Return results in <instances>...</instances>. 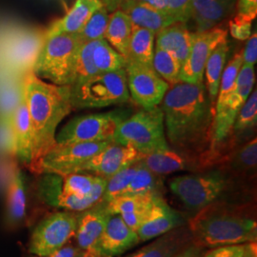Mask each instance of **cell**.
<instances>
[{"label":"cell","instance_id":"cell-9","mask_svg":"<svg viewBox=\"0 0 257 257\" xmlns=\"http://www.w3.org/2000/svg\"><path fill=\"white\" fill-rule=\"evenodd\" d=\"M77 213L65 211L54 212L38 223L30 239L29 251L46 257L70 242L75 235Z\"/></svg>","mask_w":257,"mask_h":257},{"label":"cell","instance_id":"cell-17","mask_svg":"<svg viewBox=\"0 0 257 257\" xmlns=\"http://www.w3.org/2000/svg\"><path fill=\"white\" fill-rule=\"evenodd\" d=\"M110 216L105 203L101 201L86 211L78 212L74 235L77 246L81 249L97 250L98 241Z\"/></svg>","mask_w":257,"mask_h":257},{"label":"cell","instance_id":"cell-18","mask_svg":"<svg viewBox=\"0 0 257 257\" xmlns=\"http://www.w3.org/2000/svg\"><path fill=\"white\" fill-rule=\"evenodd\" d=\"M186 224L183 216L166 202L164 197H159L137 232L140 241L145 242Z\"/></svg>","mask_w":257,"mask_h":257},{"label":"cell","instance_id":"cell-50","mask_svg":"<svg viewBox=\"0 0 257 257\" xmlns=\"http://www.w3.org/2000/svg\"><path fill=\"white\" fill-rule=\"evenodd\" d=\"M32 257H41V256H37V255H35V256H32Z\"/></svg>","mask_w":257,"mask_h":257},{"label":"cell","instance_id":"cell-34","mask_svg":"<svg viewBox=\"0 0 257 257\" xmlns=\"http://www.w3.org/2000/svg\"><path fill=\"white\" fill-rule=\"evenodd\" d=\"M139 165L140 163L138 161L137 163L128 166L127 168L119 171L118 173H116L115 175L109 177L107 179L106 189L102 196L101 202H110V200L118 197L125 193L128 184L131 183L132 179L136 175Z\"/></svg>","mask_w":257,"mask_h":257},{"label":"cell","instance_id":"cell-5","mask_svg":"<svg viewBox=\"0 0 257 257\" xmlns=\"http://www.w3.org/2000/svg\"><path fill=\"white\" fill-rule=\"evenodd\" d=\"M82 44L77 34H58L44 37L31 71L37 77L55 85H73Z\"/></svg>","mask_w":257,"mask_h":257},{"label":"cell","instance_id":"cell-19","mask_svg":"<svg viewBox=\"0 0 257 257\" xmlns=\"http://www.w3.org/2000/svg\"><path fill=\"white\" fill-rule=\"evenodd\" d=\"M193 244L188 223L155 238L146 246L125 257H175Z\"/></svg>","mask_w":257,"mask_h":257},{"label":"cell","instance_id":"cell-41","mask_svg":"<svg viewBox=\"0 0 257 257\" xmlns=\"http://www.w3.org/2000/svg\"><path fill=\"white\" fill-rule=\"evenodd\" d=\"M153 207L141 209V210L128 212V213H122L119 215L131 229L137 231L139 229V227L144 223V221L147 219L148 215Z\"/></svg>","mask_w":257,"mask_h":257},{"label":"cell","instance_id":"cell-12","mask_svg":"<svg viewBox=\"0 0 257 257\" xmlns=\"http://www.w3.org/2000/svg\"><path fill=\"white\" fill-rule=\"evenodd\" d=\"M227 38V30L216 26L204 32H193L190 53L181 66L179 81L203 82L205 66L210 55Z\"/></svg>","mask_w":257,"mask_h":257},{"label":"cell","instance_id":"cell-2","mask_svg":"<svg viewBox=\"0 0 257 257\" xmlns=\"http://www.w3.org/2000/svg\"><path fill=\"white\" fill-rule=\"evenodd\" d=\"M188 226L193 244L203 248L256 242V204L252 198H223L193 214Z\"/></svg>","mask_w":257,"mask_h":257},{"label":"cell","instance_id":"cell-16","mask_svg":"<svg viewBox=\"0 0 257 257\" xmlns=\"http://www.w3.org/2000/svg\"><path fill=\"white\" fill-rule=\"evenodd\" d=\"M10 128L13 138V152L25 165L31 167L33 159L34 135L27 105L20 93L19 101L11 115Z\"/></svg>","mask_w":257,"mask_h":257},{"label":"cell","instance_id":"cell-33","mask_svg":"<svg viewBox=\"0 0 257 257\" xmlns=\"http://www.w3.org/2000/svg\"><path fill=\"white\" fill-rule=\"evenodd\" d=\"M153 68L161 78L170 86L179 81L181 65L170 53L156 47L153 59Z\"/></svg>","mask_w":257,"mask_h":257},{"label":"cell","instance_id":"cell-30","mask_svg":"<svg viewBox=\"0 0 257 257\" xmlns=\"http://www.w3.org/2000/svg\"><path fill=\"white\" fill-rule=\"evenodd\" d=\"M92 58L98 74L115 72L125 69L127 65V58L110 46L105 38L96 41Z\"/></svg>","mask_w":257,"mask_h":257},{"label":"cell","instance_id":"cell-45","mask_svg":"<svg viewBox=\"0 0 257 257\" xmlns=\"http://www.w3.org/2000/svg\"><path fill=\"white\" fill-rule=\"evenodd\" d=\"M204 249L205 248L198 247L195 244H193L190 247L185 248L178 254H176L175 257H200L204 252Z\"/></svg>","mask_w":257,"mask_h":257},{"label":"cell","instance_id":"cell-7","mask_svg":"<svg viewBox=\"0 0 257 257\" xmlns=\"http://www.w3.org/2000/svg\"><path fill=\"white\" fill-rule=\"evenodd\" d=\"M73 109L105 108L130 100L126 70L103 73L70 86Z\"/></svg>","mask_w":257,"mask_h":257},{"label":"cell","instance_id":"cell-47","mask_svg":"<svg viewBox=\"0 0 257 257\" xmlns=\"http://www.w3.org/2000/svg\"><path fill=\"white\" fill-rule=\"evenodd\" d=\"M100 1L108 12L112 13V12L119 9L120 4L123 0H100Z\"/></svg>","mask_w":257,"mask_h":257},{"label":"cell","instance_id":"cell-24","mask_svg":"<svg viewBox=\"0 0 257 257\" xmlns=\"http://www.w3.org/2000/svg\"><path fill=\"white\" fill-rule=\"evenodd\" d=\"M193 33L186 24L176 22L161 29L156 34V47L170 53L179 62L184 64L192 45Z\"/></svg>","mask_w":257,"mask_h":257},{"label":"cell","instance_id":"cell-22","mask_svg":"<svg viewBox=\"0 0 257 257\" xmlns=\"http://www.w3.org/2000/svg\"><path fill=\"white\" fill-rule=\"evenodd\" d=\"M101 6L100 0H75L64 17L55 21L47 30L45 37L79 33L92 14Z\"/></svg>","mask_w":257,"mask_h":257},{"label":"cell","instance_id":"cell-44","mask_svg":"<svg viewBox=\"0 0 257 257\" xmlns=\"http://www.w3.org/2000/svg\"><path fill=\"white\" fill-rule=\"evenodd\" d=\"M80 251H81V248H79L77 245L75 246L72 243L68 242L67 244H65L64 246L56 249L46 257H77Z\"/></svg>","mask_w":257,"mask_h":257},{"label":"cell","instance_id":"cell-11","mask_svg":"<svg viewBox=\"0 0 257 257\" xmlns=\"http://www.w3.org/2000/svg\"><path fill=\"white\" fill-rule=\"evenodd\" d=\"M112 141L55 144L40 163L39 174L62 175L74 174L76 168L98 154Z\"/></svg>","mask_w":257,"mask_h":257},{"label":"cell","instance_id":"cell-6","mask_svg":"<svg viewBox=\"0 0 257 257\" xmlns=\"http://www.w3.org/2000/svg\"><path fill=\"white\" fill-rule=\"evenodd\" d=\"M113 141L131 146L143 156L169 149L161 107L142 109L123 120L115 131Z\"/></svg>","mask_w":257,"mask_h":257},{"label":"cell","instance_id":"cell-26","mask_svg":"<svg viewBox=\"0 0 257 257\" xmlns=\"http://www.w3.org/2000/svg\"><path fill=\"white\" fill-rule=\"evenodd\" d=\"M229 52H230V46H229L228 39H226L213 50V52L211 53L205 66V71H204V75L206 77L205 86L213 108H214V104L218 93L221 76L223 74L224 68L226 66V61L229 55Z\"/></svg>","mask_w":257,"mask_h":257},{"label":"cell","instance_id":"cell-3","mask_svg":"<svg viewBox=\"0 0 257 257\" xmlns=\"http://www.w3.org/2000/svg\"><path fill=\"white\" fill-rule=\"evenodd\" d=\"M21 94L27 105L34 135L30 168L39 174L41 160L56 144V128L74 110L71 89L67 85L46 82L31 71L23 78Z\"/></svg>","mask_w":257,"mask_h":257},{"label":"cell","instance_id":"cell-37","mask_svg":"<svg viewBox=\"0 0 257 257\" xmlns=\"http://www.w3.org/2000/svg\"><path fill=\"white\" fill-rule=\"evenodd\" d=\"M62 193L84 196L91 192L96 175L74 173L62 175Z\"/></svg>","mask_w":257,"mask_h":257},{"label":"cell","instance_id":"cell-29","mask_svg":"<svg viewBox=\"0 0 257 257\" xmlns=\"http://www.w3.org/2000/svg\"><path fill=\"white\" fill-rule=\"evenodd\" d=\"M140 165L123 194H151L164 197L163 175H156L145 166Z\"/></svg>","mask_w":257,"mask_h":257},{"label":"cell","instance_id":"cell-23","mask_svg":"<svg viewBox=\"0 0 257 257\" xmlns=\"http://www.w3.org/2000/svg\"><path fill=\"white\" fill-rule=\"evenodd\" d=\"M128 16L133 25L147 29L155 35L175 21L163 11L134 0H123L119 9Z\"/></svg>","mask_w":257,"mask_h":257},{"label":"cell","instance_id":"cell-39","mask_svg":"<svg viewBox=\"0 0 257 257\" xmlns=\"http://www.w3.org/2000/svg\"><path fill=\"white\" fill-rule=\"evenodd\" d=\"M251 23L252 21L236 16L229 23L231 37L237 40H247L251 35Z\"/></svg>","mask_w":257,"mask_h":257},{"label":"cell","instance_id":"cell-25","mask_svg":"<svg viewBox=\"0 0 257 257\" xmlns=\"http://www.w3.org/2000/svg\"><path fill=\"white\" fill-rule=\"evenodd\" d=\"M133 26L128 16L122 11L116 10L109 17V23L105 34V39L110 46L126 58H128Z\"/></svg>","mask_w":257,"mask_h":257},{"label":"cell","instance_id":"cell-20","mask_svg":"<svg viewBox=\"0 0 257 257\" xmlns=\"http://www.w3.org/2000/svg\"><path fill=\"white\" fill-rule=\"evenodd\" d=\"M140 162L151 172L159 175H170L182 171H202L198 160L184 156L171 148L144 156Z\"/></svg>","mask_w":257,"mask_h":257},{"label":"cell","instance_id":"cell-49","mask_svg":"<svg viewBox=\"0 0 257 257\" xmlns=\"http://www.w3.org/2000/svg\"><path fill=\"white\" fill-rule=\"evenodd\" d=\"M77 257H101L95 249H81Z\"/></svg>","mask_w":257,"mask_h":257},{"label":"cell","instance_id":"cell-46","mask_svg":"<svg viewBox=\"0 0 257 257\" xmlns=\"http://www.w3.org/2000/svg\"><path fill=\"white\" fill-rule=\"evenodd\" d=\"M134 1L147 4V5H150V6L154 7V8H156V9L160 10V11H163V12L167 11L166 0H134Z\"/></svg>","mask_w":257,"mask_h":257},{"label":"cell","instance_id":"cell-27","mask_svg":"<svg viewBox=\"0 0 257 257\" xmlns=\"http://www.w3.org/2000/svg\"><path fill=\"white\" fill-rule=\"evenodd\" d=\"M7 215L13 224H18L24 220L27 213V195L21 172L16 168L10 178L7 190Z\"/></svg>","mask_w":257,"mask_h":257},{"label":"cell","instance_id":"cell-28","mask_svg":"<svg viewBox=\"0 0 257 257\" xmlns=\"http://www.w3.org/2000/svg\"><path fill=\"white\" fill-rule=\"evenodd\" d=\"M155 38L156 35L153 32L134 25L127 59L153 68Z\"/></svg>","mask_w":257,"mask_h":257},{"label":"cell","instance_id":"cell-38","mask_svg":"<svg viewBox=\"0 0 257 257\" xmlns=\"http://www.w3.org/2000/svg\"><path fill=\"white\" fill-rule=\"evenodd\" d=\"M167 14L176 22L186 24L191 20L192 0H166Z\"/></svg>","mask_w":257,"mask_h":257},{"label":"cell","instance_id":"cell-40","mask_svg":"<svg viewBox=\"0 0 257 257\" xmlns=\"http://www.w3.org/2000/svg\"><path fill=\"white\" fill-rule=\"evenodd\" d=\"M246 244L247 243L211 248L209 251L203 252L200 257H242L246 248Z\"/></svg>","mask_w":257,"mask_h":257},{"label":"cell","instance_id":"cell-4","mask_svg":"<svg viewBox=\"0 0 257 257\" xmlns=\"http://www.w3.org/2000/svg\"><path fill=\"white\" fill-rule=\"evenodd\" d=\"M169 185L172 193L193 214L223 198H255V195L244 192L219 167L176 176Z\"/></svg>","mask_w":257,"mask_h":257},{"label":"cell","instance_id":"cell-15","mask_svg":"<svg viewBox=\"0 0 257 257\" xmlns=\"http://www.w3.org/2000/svg\"><path fill=\"white\" fill-rule=\"evenodd\" d=\"M140 238L119 214L110 215L97 244L101 257H117L138 246Z\"/></svg>","mask_w":257,"mask_h":257},{"label":"cell","instance_id":"cell-36","mask_svg":"<svg viewBox=\"0 0 257 257\" xmlns=\"http://www.w3.org/2000/svg\"><path fill=\"white\" fill-rule=\"evenodd\" d=\"M96 41L97 40L85 42L80 48L78 57H77L73 85L75 83L81 82L83 80H86L93 75L98 74L92 58V51Z\"/></svg>","mask_w":257,"mask_h":257},{"label":"cell","instance_id":"cell-43","mask_svg":"<svg viewBox=\"0 0 257 257\" xmlns=\"http://www.w3.org/2000/svg\"><path fill=\"white\" fill-rule=\"evenodd\" d=\"M237 15L243 19L253 21L257 16V0H237Z\"/></svg>","mask_w":257,"mask_h":257},{"label":"cell","instance_id":"cell-42","mask_svg":"<svg viewBox=\"0 0 257 257\" xmlns=\"http://www.w3.org/2000/svg\"><path fill=\"white\" fill-rule=\"evenodd\" d=\"M242 53L243 64L254 66L257 62V34L254 32L248 37L247 44Z\"/></svg>","mask_w":257,"mask_h":257},{"label":"cell","instance_id":"cell-35","mask_svg":"<svg viewBox=\"0 0 257 257\" xmlns=\"http://www.w3.org/2000/svg\"><path fill=\"white\" fill-rule=\"evenodd\" d=\"M109 17L110 15L104 6H101L92 14L81 31L77 33L83 43L105 38Z\"/></svg>","mask_w":257,"mask_h":257},{"label":"cell","instance_id":"cell-21","mask_svg":"<svg viewBox=\"0 0 257 257\" xmlns=\"http://www.w3.org/2000/svg\"><path fill=\"white\" fill-rule=\"evenodd\" d=\"M237 0H192L191 20L195 32L217 26L232 14Z\"/></svg>","mask_w":257,"mask_h":257},{"label":"cell","instance_id":"cell-14","mask_svg":"<svg viewBox=\"0 0 257 257\" xmlns=\"http://www.w3.org/2000/svg\"><path fill=\"white\" fill-rule=\"evenodd\" d=\"M143 156L131 146L112 141L98 154L76 168L74 173H92L108 179L121 170L140 161Z\"/></svg>","mask_w":257,"mask_h":257},{"label":"cell","instance_id":"cell-10","mask_svg":"<svg viewBox=\"0 0 257 257\" xmlns=\"http://www.w3.org/2000/svg\"><path fill=\"white\" fill-rule=\"evenodd\" d=\"M130 97L142 109L159 106L170 85L156 74L154 68L127 59L125 67Z\"/></svg>","mask_w":257,"mask_h":257},{"label":"cell","instance_id":"cell-8","mask_svg":"<svg viewBox=\"0 0 257 257\" xmlns=\"http://www.w3.org/2000/svg\"><path fill=\"white\" fill-rule=\"evenodd\" d=\"M128 116V110H114L75 117L69 121L56 135L55 142L58 145H65L113 141L118 125Z\"/></svg>","mask_w":257,"mask_h":257},{"label":"cell","instance_id":"cell-31","mask_svg":"<svg viewBox=\"0 0 257 257\" xmlns=\"http://www.w3.org/2000/svg\"><path fill=\"white\" fill-rule=\"evenodd\" d=\"M257 124V91L252 90L248 99L239 110L233 124L232 135L235 145L238 147L242 143V136L256 128Z\"/></svg>","mask_w":257,"mask_h":257},{"label":"cell","instance_id":"cell-13","mask_svg":"<svg viewBox=\"0 0 257 257\" xmlns=\"http://www.w3.org/2000/svg\"><path fill=\"white\" fill-rule=\"evenodd\" d=\"M216 167L223 170L244 192L255 195L256 138L233 149Z\"/></svg>","mask_w":257,"mask_h":257},{"label":"cell","instance_id":"cell-48","mask_svg":"<svg viewBox=\"0 0 257 257\" xmlns=\"http://www.w3.org/2000/svg\"><path fill=\"white\" fill-rule=\"evenodd\" d=\"M242 257H257V243H247L244 254Z\"/></svg>","mask_w":257,"mask_h":257},{"label":"cell","instance_id":"cell-32","mask_svg":"<svg viewBox=\"0 0 257 257\" xmlns=\"http://www.w3.org/2000/svg\"><path fill=\"white\" fill-rule=\"evenodd\" d=\"M159 197L162 196L151 194H122L110 200V202L105 203V205L110 215L122 214L153 207Z\"/></svg>","mask_w":257,"mask_h":257},{"label":"cell","instance_id":"cell-1","mask_svg":"<svg viewBox=\"0 0 257 257\" xmlns=\"http://www.w3.org/2000/svg\"><path fill=\"white\" fill-rule=\"evenodd\" d=\"M161 103L169 146L201 165L211 144L214 111L205 83L178 81Z\"/></svg>","mask_w":257,"mask_h":257}]
</instances>
